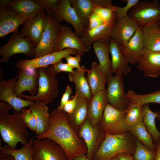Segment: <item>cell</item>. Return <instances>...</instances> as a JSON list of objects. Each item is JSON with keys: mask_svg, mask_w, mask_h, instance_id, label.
<instances>
[{"mask_svg": "<svg viewBox=\"0 0 160 160\" xmlns=\"http://www.w3.org/2000/svg\"><path fill=\"white\" fill-rule=\"evenodd\" d=\"M37 139H50L64 150L68 160L80 154H87V147L83 141L68 122L67 114L57 108L50 113V125L44 134L35 136Z\"/></svg>", "mask_w": 160, "mask_h": 160, "instance_id": "6da1fadb", "label": "cell"}, {"mask_svg": "<svg viewBox=\"0 0 160 160\" xmlns=\"http://www.w3.org/2000/svg\"><path fill=\"white\" fill-rule=\"evenodd\" d=\"M0 113V133L3 140L10 148L15 149L18 143L23 145L28 142V127L20 115L21 112Z\"/></svg>", "mask_w": 160, "mask_h": 160, "instance_id": "7a4b0ae2", "label": "cell"}, {"mask_svg": "<svg viewBox=\"0 0 160 160\" xmlns=\"http://www.w3.org/2000/svg\"><path fill=\"white\" fill-rule=\"evenodd\" d=\"M135 147V137L129 131L117 135L106 133L92 160H109L121 153L133 154Z\"/></svg>", "mask_w": 160, "mask_h": 160, "instance_id": "3957f363", "label": "cell"}, {"mask_svg": "<svg viewBox=\"0 0 160 160\" xmlns=\"http://www.w3.org/2000/svg\"><path fill=\"white\" fill-rule=\"evenodd\" d=\"M39 74L37 93L33 96L22 94L18 97L33 101L39 100L47 104L51 103L59 94L58 82L56 79L57 73L53 66L36 68Z\"/></svg>", "mask_w": 160, "mask_h": 160, "instance_id": "277c9868", "label": "cell"}, {"mask_svg": "<svg viewBox=\"0 0 160 160\" xmlns=\"http://www.w3.org/2000/svg\"><path fill=\"white\" fill-rule=\"evenodd\" d=\"M128 15L139 27L160 21V4L157 0L140 1L129 11Z\"/></svg>", "mask_w": 160, "mask_h": 160, "instance_id": "5b68a950", "label": "cell"}, {"mask_svg": "<svg viewBox=\"0 0 160 160\" xmlns=\"http://www.w3.org/2000/svg\"><path fill=\"white\" fill-rule=\"evenodd\" d=\"M35 47L29 39L24 38L18 31L15 32L7 44L0 48V55L2 56L0 63L7 62L12 56L17 54L34 57Z\"/></svg>", "mask_w": 160, "mask_h": 160, "instance_id": "8992f818", "label": "cell"}, {"mask_svg": "<svg viewBox=\"0 0 160 160\" xmlns=\"http://www.w3.org/2000/svg\"><path fill=\"white\" fill-rule=\"evenodd\" d=\"M125 109L115 108L108 103L104 110L100 125L105 133L117 135L129 131L125 122Z\"/></svg>", "mask_w": 160, "mask_h": 160, "instance_id": "52a82bcc", "label": "cell"}, {"mask_svg": "<svg viewBox=\"0 0 160 160\" xmlns=\"http://www.w3.org/2000/svg\"><path fill=\"white\" fill-rule=\"evenodd\" d=\"M32 157L33 160H68L63 149L55 142L47 138L33 140Z\"/></svg>", "mask_w": 160, "mask_h": 160, "instance_id": "ba28073f", "label": "cell"}, {"mask_svg": "<svg viewBox=\"0 0 160 160\" xmlns=\"http://www.w3.org/2000/svg\"><path fill=\"white\" fill-rule=\"evenodd\" d=\"M78 135L83 139L87 147V152L86 156L90 160H92L105 138L106 133L99 124L93 126L87 119L79 131Z\"/></svg>", "mask_w": 160, "mask_h": 160, "instance_id": "9c48e42d", "label": "cell"}, {"mask_svg": "<svg viewBox=\"0 0 160 160\" xmlns=\"http://www.w3.org/2000/svg\"><path fill=\"white\" fill-rule=\"evenodd\" d=\"M123 76L115 74L108 80L106 88L108 103L119 110L125 109L130 103L124 91Z\"/></svg>", "mask_w": 160, "mask_h": 160, "instance_id": "30bf717a", "label": "cell"}, {"mask_svg": "<svg viewBox=\"0 0 160 160\" xmlns=\"http://www.w3.org/2000/svg\"><path fill=\"white\" fill-rule=\"evenodd\" d=\"M61 26L53 17L48 16L47 26L39 43L35 47L33 58L55 52V45Z\"/></svg>", "mask_w": 160, "mask_h": 160, "instance_id": "8fae6325", "label": "cell"}, {"mask_svg": "<svg viewBox=\"0 0 160 160\" xmlns=\"http://www.w3.org/2000/svg\"><path fill=\"white\" fill-rule=\"evenodd\" d=\"M77 53L78 51L76 49L67 48L36 58L26 60L20 59L17 61L15 66L23 69H33L47 67L59 63L67 55H72L75 56Z\"/></svg>", "mask_w": 160, "mask_h": 160, "instance_id": "7c38bea8", "label": "cell"}, {"mask_svg": "<svg viewBox=\"0 0 160 160\" xmlns=\"http://www.w3.org/2000/svg\"><path fill=\"white\" fill-rule=\"evenodd\" d=\"M47 22L48 15L43 9L35 17L27 20L20 32L23 37L29 39L36 47L45 30Z\"/></svg>", "mask_w": 160, "mask_h": 160, "instance_id": "4fadbf2b", "label": "cell"}, {"mask_svg": "<svg viewBox=\"0 0 160 160\" xmlns=\"http://www.w3.org/2000/svg\"><path fill=\"white\" fill-rule=\"evenodd\" d=\"M67 48L76 49L77 54L81 56L90 49L70 27L61 25L55 45V52Z\"/></svg>", "mask_w": 160, "mask_h": 160, "instance_id": "5bb4252c", "label": "cell"}, {"mask_svg": "<svg viewBox=\"0 0 160 160\" xmlns=\"http://www.w3.org/2000/svg\"><path fill=\"white\" fill-rule=\"evenodd\" d=\"M18 76L7 81L4 78L0 82V100L7 102L14 109L13 112H21L22 109L29 106L33 100L23 99L16 95L15 88Z\"/></svg>", "mask_w": 160, "mask_h": 160, "instance_id": "9a60e30c", "label": "cell"}, {"mask_svg": "<svg viewBox=\"0 0 160 160\" xmlns=\"http://www.w3.org/2000/svg\"><path fill=\"white\" fill-rule=\"evenodd\" d=\"M139 27L128 15L123 18H116L112 28L110 38L121 45L134 36Z\"/></svg>", "mask_w": 160, "mask_h": 160, "instance_id": "2e32d148", "label": "cell"}, {"mask_svg": "<svg viewBox=\"0 0 160 160\" xmlns=\"http://www.w3.org/2000/svg\"><path fill=\"white\" fill-rule=\"evenodd\" d=\"M137 68L144 76L156 78L160 75V52L144 48L137 63Z\"/></svg>", "mask_w": 160, "mask_h": 160, "instance_id": "e0dca14e", "label": "cell"}, {"mask_svg": "<svg viewBox=\"0 0 160 160\" xmlns=\"http://www.w3.org/2000/svg\"><path fill=\"white\" fill-rule=\"evenodd\" d=\"M52 17L60 23L64 20L71 24L73 28L74 32L79 38L86 28L71 6L69 0H60L59 7Z\"/></svg>", "mask_w": 160, "mask_h": 160, "instance_id": "ac0fdd59", "label": "cell"}, {"mask_svg": "<svg viewBox=\"0 0 160 160\" xmlns=\"http://www.w3.org/2000/svg\"><path fill=\"white\" fill-rule=\"evenodd\" d=\"M15 93L17 96L28 91L31 96L37 93L39 74L37 69H19L17 71Z\"/></svg>", "mask_w": 160, "mask_h": 160, "instance_id": "d6986e66", "label": "cell"}, {"mask_svg": "<svg viewBox=\"0 0 160 160\" xmlns=\"http://www.w3.org/2000/svg\"><path fill=\"white\" fill-rule=\"evenodd\" d=\"M28 19L16 12L0 7V37L18 31L19 25Z\"/></svg>", "mask_w": 160, "mask_h": 160, "instance_id": "ffe728a7", "label": "cell"}, {"mask_svg": "<svg viewBox=\"0 0 160 160\" xmlns=\"http://www.w3.org/2000/svg\"><path fill=\"white\" fill-rule=\"evenodd\" d=\"M109 52L111 56V72L115 74L125 75L131 71L128 61L123 53L120 45L110 38Z\"/></svg>", "mask_w": 160, "mask_h": 160, "instance_id": "44dd1931", "label": "cell"}, {"mask_svg": "<svg viewBox=\"0 0 160 160\" xmlns=\"http://www.w3.org/2000/svg\"><path fill=\"white\" fill-rule=\"evenodd\" d=\"M120 47L129 63L137 64L144 48L141 28L139 27L134 36Z\"/></svg>", "mask_w": 160, "mask_h": 160, "instance_id": "7402d4cb", "label": "cell"}, {"mask_svg": "<svg viewBox=\"0 0 160 160\" xmlns=\"http://www.w3.org/2000/svg\"><path fill=\"white\" fill-rule=\"evenodd\" d=\"M107 104L106 88L92 96L88 102L87 119L93 126L100 123Z\"/></svg>", "mask_w": 160, "mask_h": 160, "instance_id": "603a6c76", "label": "cell"}, {"mask_svg": "<svg viewBox=\"0 0 160 160\" xmlns=\"http://www.w3.org/2000/svg\"><path fill=\"white\" fill-rule=\"evenodd\" d=\"M31 111L36 122L35 133L39 136L45 133L50 125V114L49 108L47 105L39 100L33 101L29 106Z\"/></svg>", "mask_w": 160, "mask_h": 160, "instance_id": "cb8c5ba5", "label": "cell"}, {"mask_svg": "<svg viewBox=\"0 0 160 160\" xmlns=\"http://www.w3.org/2000/svg\"><path fill=\"white\" fill-rule=\"evenodd\" d=\"M87 70L83 65L81 68L69 73L68 77L69 81L75 84L76 94L79 97L89 101L92 95L85 74Z\"/></svg>", "mask_w": 160, "mask_h": 160, "instance_id": "d4e9b609", "label": "cell"}, {"mask_svg": "<svg viewBox=\"0 0 160 160\" xmlns=\"http://www.w3.org/2000/svg\"><path fill=\"white\" fill-rule=\"evenodd\" d=\"M141 28L144 47L160 52V24L151 23Z\"/></svg>", "mask_w": 160, "mask_h": 160, "instance_id": "484cf974", "label": "cell"}, {"mask_svg": "<svg viewBox=\"0 0 160 160\" xmlns=\"http://www.w3.org/2000/svg\"><path fill=\"white\" fill-rule=\"evenodd\" d=\"M87 72L86 77L92 96L106 88L107 77L100 65L96 61L92 63L91 68L88 70Z\"/></svg>", "mask_w": 160, "mask_h": 160, "instance_id": "4316f807", "label": "cell"}, {"mask_svg": "<svg viewBox=\"0 0 160 160\" xmlns=\"http://www.w3.org/2000/svg\"><path fill=\"white\" fill-rule=\"evenodd\" d=\"M88 102L78 96L76 105L74 111L70 114L66 113L68 122L77 134L87 119Z\"/></svg>", "mask_w": 160, "mask_h": 160, "instance_id": "83f0119b", "label": "cell"}, {"mask_svg": "<svg viewBox=\"0 0 160 160\" xmlns=\"http://www.w3.org/2000/svg\"><path fill=\"white\" fill-rule=\"evenodd\" d=\"M113 25L105 23L92 30L86 28L80 38L90 49L92 45L95 41L109 40Z\"/></svg>", "mask_w": 160, "mask_h": 160, "instance_id": "f1b7e54d", "label": "cell"}, {"mask_svg": "<svg viewBox=\"0 0 160 160\" xmlns=\"http://www.w3.org/2000/svg\"><path fill=\"white\" fill-rule=\"evenodd\" d=\"M109 41H97L93 43L94 51L98 60L99 64L105 74L107 81L112 76L111 61L109 56Z\"/></svg>", "mask_w": 160, "mask_h": 160, "instance_id": "f546056e", "label": "cell"}, {"mask_svg": "<svg viewBox=\"0 0 160 160\" xmlns=\"http://www.w3.org/2000/svg\"><path fill=\"white\" fill-rule=\"evenodd\" d=\"M7 9L16 12L28 19L35 17L44 9L41 5L31 0H11Z\"/></svg>", "mask_w": 160, "mask_h": 160, "instance_id": "4dcf8cb0", "label": "cell"}, {"mask_svg": "<svg viewBox=\"0 0 160 160\" xmlns=\"http://www.w3.org/2000/svg\"><path fill=\"white\" fill-rule=\"evenodd\" d=\"M144 115L143 121L145 125L146 129L151 135L156 146L159 143L160 132L155 124V120H160V112H154L150 109L148 104L143 105Z\"/></svg>", "mask_w": 160, "mask_h": 160, "instance_id": "1f68e13d", "label": "cell"}, {"mask_svg": "<svg viewBox=\"0 0 160 160\" xmlns=\"http://www.w3.org/2000/svg\"><path fill=\"white\" fill-rule=\"evenodd\" d=\"M71 6L86 28L89 18L93 12L95 3L93 0H69Z\"/></svg>", "mask_w": 160, "mask_h": 160, "instance_id": "d6a6232c", "label": "cell"}, {"mask_svg": "<svg viewBox=\"0 0 160 160\" xmlns=\"http://www.w3.org/2000/svg\"><path fill=\"white\" fill-rule=\"evenodd\" d=\"M34 137H32L25 145L17 150L11 148L7 145L3 147L0 146V153L12 155L16 160H33L32 145Z\"/></svg>", "mask_w": 160, "mask_h": 160, "instance_id": "836d02e7", "label": "cell"}, {"mask_svg": "<svg viewBox=\"0 0 160 160\" xmlns=\"http://www.w3.org/2000/svg\"><path fill=\"white\" fill-rule=\"evenodd\" d=\"M125 111V122L128 130L131 127L143 121L144 115L143 105L130 103Z\"/></svg>", "mask_w": 160, "mask_h": 160, "instance_id": "e575fe53", "label": "cell"}, {"mask_svg": "<svg viewBox=\"0 0 160 160\" xmlns=\"http://www.w3.org/2000/svg\"><path fill=\"white\" fill-rule=\"evenodd\" d=\"M129 131L145 146L151 150H156L152 137L143 121L131 127Z\"/></svg>", "mask_w": 160, "mask_h": 160, "instance_id": "d590c367", "label": "cell"}, {"mask_svg": "<svg viewBox=\"0 0 160 160\" xmlns=\"http://www.w3.org/2000/svg\"><path fill=\"white\" fill-rule=\"evenodd\" d=\"M127 94V97L131 103L142 105L150 103L160 104V89L144 94H138L130 89Z\"/></svg>", "mask_w": 160, "mask_h": 160, "instance_id": "8d00e7d4", "label": "cell"}, {"mask_svg": "<svg viewBox=\"0 0 160 160\" xmlns=\"http://www.w3.org/2000/svg\"><path fill=\"white\" fill-rule=\"evenodd\" d=\"M136 147L133 154L134 160H154L156 150L150 149L135 138Z\"/></svg>", "mask_w": 160, "mask_h": 160, "instance_id": "74e56055", "label": "cell"}, {"mask_svg": "<svg viewBox=\"0 0 160 160\" xmlns=\"http://www.w3.org/2000/svg\"><path fill=\"white\" fill-rule=\"evenodd\" d=\"M93 12L97 14L105 23L113 25L116 18L115 13L110 9L98 6L95 4Z\"/></svg>", "mask_w": 160, "mask_h": 160, "instance_id": "f35d334b", "label": "cell"}, {"mask_svg": "<svg viewBox=\"0 0 160 160\" xmlns=\"http://www.w3.org/2000/svg\"><path fill=\"white\" fill-rule=\"evenodd\" d=\"M36 3L41 5L47 15L53 17L57 10L60 0H33Z\"/></svg>", "mask_w": 160, "mask_h": 160, "instance_id": "ab89813d", "label": "cell"}, {"mask_svg": "<svg viewBox=\"0 0 160 160\" xmlns=\"http://www.w3.org/2000/svg\"><path fill=\"white\" fill-rule=\"evenodd\" d=\"M140 1L139 0H121V1L126 3L125 6L121 7L114 5V12L116 14V18H121L127 16L129 10Z\"/></svg>", "mask_w": 160, "mask_h": 160, "instance_id": "60d3db41", "label": "cell"}, {"mask_svg": "<svg viewBox=\"0 0 160 160\" xmlns=\"http://www.w3.org/2000/svg\"><path fill=\"white\" fill-rule=\"evenodd\" d=\"M21 116L25 124L31 131L36 132V119L31 110L30 109H22Z\"/></svg>", "mask_w": 160, "mask_h": 160, "instance_id": "b9f144b4", "label": "cell"}, {"mask_svg": "<svg viewBox=\"0 0 160 160\" xmlns=\"http://www.w3.org/2000/svg\"><path fill=\"white\" fill-rule=\"evenodd\" d=\"M104 23L99 16L93 12L89 17L88 25L86 28L89 30H92Z\"/></svg>", "mask_w": 160, "mask_h": 160, "instance_id": "7bdbcfd3", "label": "cell"}, {"mask_svg": "<svg viewBox=\"0 0 160 160\" xmlns=\"http://www.w3.org/2000/svg\"><path fill=\"white\" fill-rule=\"evenodd\" d=\"M82 56L77 54L74 56H72L71 55H67L65 56L64 58L68 63L73 68H76V69L81 68V66H80L79 62L81 60V57Z\"/></svg>", "mask_w": 160, "mask_h": 160, "instance_id": "ee69618b", "label": "cell"}, {"mask_svg": "<svg viewBox=\"0 0 160 160\" xmlns=\"http://www.w3.org/2000/svg\"><path fill=\"white\" fill-rule=\"evenodd\" d=\"M77 97L78 95L76 93L74 95L72 96L71 99L64 105L62 110L67 114L72 113L76 107Z\"/></svg>", "mask_w": 160, "mask_h": 160, "instance_id": "f6af8a7d", "label": "cell"}, {"mask_svg": "<svg viewBox=\"0 0 160 160\" xmlns=\"http://www.w3.org/2000/svg\"><path fill=\"white\" fill-rule=\"evenodd\" d=\"M52 66L54 71L57 74L61 71L71 73L74 71L68 63H64L62 60Z\"/></svg>", "mask_w": 160, "mask_h": 160, "instance_id": "bcb514c9", "label": "cell"}, {"mask_svg": "<svg viewBox=\"0 0 160 160\" xmlns=\"http://www.w3.org/2000/svg\"><path fill=\"white\" fill-rule=\"evenodd\" d=\"M72 89L71 87L68 85L66 87L65 92L63 94L62 97L60 105L57 108L62 110L65 104L69 100V97L71 94Z\"/></svg>", "mask_w": 160, "mask_h": 160, "instance_id": "7dc6e473", "label": "cell"}, {"mask_svg": "<svg viewBox=\"0 0 160 160\" xmlns=\"http://www.w3.org/2000/svg\"><path fill=\"white\" fill-rule=\"evenodd\" d=\"M94 3L97 5L103 8L109 9L114 12V5L111 0H93Z\"/></svg>", "mask_w": 160, "mask_h": 160, "instance_id": "c3c4849f", "label": "cell"}, {"mask_svg": "<svg viewBox=\"0 0 160 160\" xmlns=\"http://www.w3.org/2000/svg\"><path fill=\"white\" fill-rule=\"evenodd\" d=\"M12 107L8 103L5 101H1L0 102V113H6Z\"/></svg>", "mask_w": 160, "mask_h": 160, "instance_id": "681fc988", "label": "cell"}, {"mask_svg": "<svg viewBox=\"0 0 160 160\" xmlns=\"http://www.w3.org/2000/svg\"><path fill=\"white\" fill-rule=\"evenodd\" d=\"M119 160H134L133 157L129 154L121 153L116 155Z\"/></svg>", "mask_w": 160, "mask_h": 160, "instance_id": "f907efd6", "label": "cell"}, {"mask_svg": "<svg viewBox=\"0 0 160 160\" xmlns=\"http://www.w3.org/2000/svg\"><path fill=\"white\" fill-rule=\"evenodd\" d=\"M0 160H16L11 155L0 153Z\"/></svg>", "mask_w": 160, "mask_h": 160, "instance_id": "816d5d0a", "label": "cell"}, {"mask_svg": "<svg viewBox=\"0 0 160 160\" xmlns=\"http://www.w3.org/2000/svg\"><path fill=\"white\" fill-rule=\"evenodd\" d=\"M71 160H90L85 153H83L74 157Z\"/></svg>", "mask_w": 160, "mask_h": 160, "instance_id": "f5cc1de1", "label": "cell"}, {"mask_svg": "<svg viewBox=\"0 0 160 160\" xmlns=\"http://www.w3.org/2000/svg\"><path fill=\"white\" fill-rule=\"evenodd\" d=\"M11 1V0H0V7L4 8L7 9Z\"/></svg>", "mask_w": 160, "mask_h": 160, "instance_id": "db71d44e", "label": "cell"}, {"mask_svg": "<svg viewBox=\"0 0 160 160\" xmlns=\"http://www.w3.org/2000/svg\"><path fill=\"white\" fill-rule=\"evenodd\" d=\"M156 153L154 160H160V145L159 143L156 146Z\"/></svg>", "mask_w": 160, "mask_h": 160, "instance_id": "11a10c76", "label": "cell"}, {"mask_svg": "<svg viewBox=\"0 0 160 160\" xmlns=\"http://www.w3.org/2000/svg\"><path fill=\"white\" fill-rule=\"evenodd\" d=\"M109 160H119V159L116 155L111 158Z\"/></svg>", "mask_w": 160, "mask_h": 160, "instance_id": "9f6ffc18", "label": "cell"}, {"mask_svg": "<svg viewBox=\"0 0 160 160\" xmlns=\"http://www.w3.org/2000/svg\"><path fill=\"white\" fill-rule=\"evenodd\" d=\"M159 144L160 145V138H159Z\"/></svg>", "mask_w": 160, "mask_h": 160, "instance_id": "6f0895ef", "label": "cell"}, {"mask_svg": "<svg viewBox=\"0 0 160 160\" xmlns=\"http://www.w3.org/2000/svg\"><path fill=\"white\" fill-rule=\"evenodd\" d=\"M159 23L160 24V21L159 22Z\"/></svg>", "mask_w": 160, "mask_h": 160, "instance_id": "680465c9", "label": "cell"}]
</instances>
